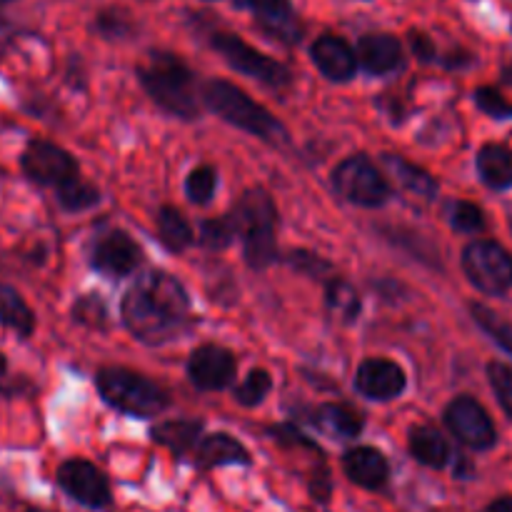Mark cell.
I'll return each mask as SVG.
<instances>
[{"mask_svg": "<svg viewBox=\"0 0 512 512\" xmlns=\"http://www.w3.org/2000/svg\"><path fill=\"white\" fill-rule=\"evenodd\" d=\"M123 325L145 345H163L193 323V305L185 285L163 270L140 275L120 303Z\"/></svg>", "mask_w": 512, "mask_h": 512, "instance_id": "obj_1", "label": "cell"}, {"mask_svg": "<svg viewBox=\"0 0 512 512\" xmlns=\"http://www.w3.org/2000/svg\"><path fill=\"white\" fill-rule=\"evenodd\" d=\"M138 80L145 93L153 98L158 108L173 118L195 120L200 118L198 88H195V73L188 68L180 55L168 50H153L138 65Z\"/></svg>", "mask_w": 512, "mask_h": 512, "instance_id": "obj_2", "label": "cell"}, {"mask_svg": "<svg viewBox=\"0 0 512 512\" xmlns=\"http://www.w3.org/2000/svg\"><path fill=\"white\" fill-rule=\"evenodd\" d=\"M203 103L210 113L223 118L225 123L235 125L243 133L253 135V138H260L273 145L288 140V130L283 128V123L268 108L255 103L245 90L228 83V80L215 78L210 83H205Z\"/></svg>", "mask_w": 512, "mask_h": 512, "instance_id": "obj_3", "label": "cell"}, {"mask_svg": "<svg viewBox=\"0 0 512 512\" xmlns=\"http://www.w3.org/2000/svg\"><path fill=\"white\" fill-rule=\"evenodd\" d=\"M230 218L243 238V255L250 268L263 270L278 260V243H275L278 208L263 188L245 190Z\"/></svg>", "mask_w": 512, "mask_h": 512, "instance_id": "obj_4", "label": "cell"}, {"mask_svg": "<svg viewBox=\"0 0 512 512\" xmlns=\"http://www.w3.org/2000/svg\"><path fill=\"white\" fill-rule=\"evenodd\" d=\"M95 388L110 408L133 415V418H158L170 405L168 390H163L158 383L135 373V370L115 368V365L98 370Z\"/></svg>", "mask_w": 512, "mask_h": 512, "instance_id": "obj_5", "label": "cell"}, {"mask_svg": "<svg viewBox=\"0 0 512 512\" xmlns=\"http://www.w3.org/2000/svg\"><path fill=\"white\" fill-rule=\"evenodd\" d=\"M210 45H213L215 53L223 55V60L230 68L248 75V78L260 80V83L268 85V88L283 90L293 83V73H290L283 63H278V60L270 58V55L255 50L253 45L245 43L240 35L220 30V33L210 35Z\"/></svg>", "mask_w": 512, "mask_h": 512, "instance_id": "obj_6", "label": "cell"}, {"mask_svg": "<svg viewBox=\"0 0 512 512\" xmlns=\"http://www.w3.org/2000/svg\"><path fill=\"white\" fill-rule=\"evenodd\" d=\"M463 273L485 295H505L512 288V255L493 240H475L463 250Z\"/></svg>", "mask_w": 512, "mask_h": 512, "instance_id": "obj_7", "label": "cell"}, {"mask_svg": "<svg viewBox=\"0 0 512 512\" xmlns=\"http://www.w3.org/2000/svg\"><path fill=\"white\" fill-rule=\"evenodd\" d=\"M333 188L348 203L380 208L390 198V183L365 155H350L333 170Z\"/></svg>", "mask_w": 512, "mask_h": 512, "instance_id": "obj_8", "label": "cell"}, {"mask_svg": "<svg viewBox=\"0 0 512 512\" xmlns=\"http://www.w3.org/2000/svg\"><path fill=\"white\" fill-rule=\"evenodd\" d=\"M20 168L30 183L43 185V188L58 190L70 180L80 178L78 160L65 148L43 138H33L25 145L23 155H20Z\"/></svg>", "mask_w": 512, "mask_h": 512, "instance_id": "obj_9", "label": "cell"}, {"mask_svg": "<svg viewBox=\"0 0 512 512\" xmlns=\"http://www.w3.org/2000/svg\"><path fill=\"white\" fill-rule=\"evenodd\" d=\"M445 425L458 443L470 450H478V453L495 448L498 443L493 418L473 395H458L450 400V405L445 408Z\"/></svg>", "mask_w": 512, "mask_h": 512, "instance_id": "obj_10", "label": "cell"}, {"mask_svg": "<svg viewBox=\"0 0 512 512\" xmlns=\"http://www.w3.org/2000/svg\"><path fill=\"white\" fill-rule=\"evenodd\" d=\"M55 480H58V488L63 490L68 498L85 505V508L100 510L110 503L108 478L103 475V470H98L93 463H88V460L70 458L65 460V463H60Z\"/></svg>", "mask_w": 512, "mask_h": 512, "instance_id": "obj_11", "label": "cell"}, {"mask_svg": "<svg viewBox=\"0 0 512 512\" xmlns=\"http://www.w3.org/2000/svg\"><path fill=\"white\" fill-rule=\"evenodd\" d=\"M140 263H143V250L125 230H110L100 235L90 250V265L105 278H128L138 270Z\"/></svg>", "mask_w": 512, "mask_h": 512, "instance_id": "obj_12", "label": "cell"}, {"mask_svg": "<svg viewBox=\"0 0 512 512\" xmlns=\"http://www.w3.org/2000/svg\"><path fill=\"white\" fill-rule=\"evenodd\" d=\"M238 373V360L223 345H200L188 360V378L203 393H215L233 383Z\"/></svg>", "mask_w": 512, "mask_h": 512, "instance_id": "obj_13", "label": "cell"}, {"mask_svg": "<svg viewBox=\"0 0 512 512\" xmlns=\"http://www.w3.org/2000/svg\"><path fill=\"white\" fill-rule=\"evenodd\" d=\"M235 5L250 10L258 28L268 38L280 40L285 45H295L303 40L305 28L290 0H235Z\"/></svg>", "mask_w": 512, "mask_h": 512, "instance_id": "obj_14", "label": "cell"}, {"mask_svg": "<svg viewBox=\"0 0 512 512\" xmlns=\"http://www.w3.org/2000/svg\"><path fill=\"white\" fill-rule=\"evenodd\" d=\"M405 388H408L405 370L388 358H368L355 373V390L368 400L388 403L400 398Z\"/></svg>", "mask_w": 512, "mask_h": 512, "instance_id": "obj_15", "label": "cell"}, {"mask_svg": "<svg viewBox=\"0 0 512 512\" xmlns=\"http://www.w3.org/2000/svg\"><path fill=\"white\" fill-rule=\"evenodd\" d=\"M310 58L315 68L333 83H348L358 73V55L338 35H320L310 45Z\"/></svg>", "mask_w": 512, "mask_h": 512, "instance_id": "obj_16", "label": "cell"}, {"mask_svg": "<svg viewBox=\"0 0 512 512\" xmlns=\"http://www.w3.org/2000/svg\"><path fill=\"white\" fill-rule=\"evenodd\" d=\"M358 65L368 75H390L403 68V43L390 33H370L358 40Z\"/></svg>", "mask_w": 512, "mask_h": 512, "instance_id": "obj_17", "label": "cell"}, {"mask_svg": "<svg viewBox=\"0 0 512 512\" xmlns=\"http://www.w3.org/2000/svg\"><path fill=\"white\" fill-rule=\"evenodd\" d=\"M343 470L353 485L363 490H380L390 478V465L380 450L360 445L343 455Z\"/></svg>", "mask_w": 512, "mask_h": 512, "instance_id": "obj_18", "label": "cell"}, {"mask_svg": "<svg viewBox=\"0 0 512 512\" xmlns=\"http://www.w3.org/2000/svg\"><path fill=\"white\" fill-rule=\"evenodd\" d=\"M248 448L238 438L228 433L205 435L200 445L195 448V465L200 470L223 468V465H250Z\"/></svg>", "mask_w": 512, "mask_h": 512, "instance_id": "obj_19", "label": "cell"}, {"mask_svg": "<svg viewBox=\"0 0 512 512\" xmlns=\"http://www.w3.org/2000/svg\"><path fill=\"white\" fill-rule=\"evenodd\" d=\"M383 165L388 168V173L393 175L395 183L400 185L403 190H408L410 195L420 200H435L440 193V185L428 170H423L420 165L410 163L408 158L395 153H385L383 155Z\"/></svg>", "mask_w": 512, "mask_h": 512, "instance_id": "obj_20", "label": "cell"}, {"mask_svg": "<svg viewBox=\"0 0 512 512\" xmlns=\"http://www.w3.org/2000/svg\"><path fill=\"white\" fill-rule=\"evenodd\" d=\"M310 423L320 430V433L330 435V438H358L363 433V418L355 413L353 408L340 403H325L310 410Z\"/></svg>", "mask_w": 512, "mask_h": 512, "instance_id": "obj_21", "label": "cell"}, {"mask_svg": "<svg viewBox=\"0 0 512 512\" xmlns=\"http://www.w3.org/2000/svg\"><path fill=\"white\" fill-rule=\"evenodd\" d=\"M410 455L425 468H445L450 463V445L433 425H413L408 435Z\"/></svg>", "mask_w": 512, "mask_h": 512, "instance_id": "obj_22", "label": "cell"}, {"mask_svg": "<svg viewBox=\"0 0 512 512\" xmlns=\"http://www.w3.org/2000/svg\"><path fill=\"white\" fill-rule=\"evenodd\" d=\"M203 420L198 418H180V420H165L150 430V438L158 445L168 448L173 455H185L195 448L198 438L203 435Z\"/></svg>", "mask_w": 512, "mask_h": 512, "instance_id": "obj_23", "label": "cell"}, {"mask_svg": "<svg viewBox=\"0 0 512 512\" xmlns=\"http://www.w3.org/2000/svg\"><path fill=\"white\" fill-rule=\"evenodd\" d=\"M480 180L493 190L512 188V150L508 145L488 143L478 150L475 158Z\"/></svg>", "mask_w": 512, "mask_h": 512, "instance_id": "obj_24", "label": "cell"}, {"mask_svg": "<svg viewBox=\"0 0 512 512\" xmlns=\"http://www.w3.org/2000/svg\"><path fill=\"white\" fill-rule=\"evenodd\" d=\"M0 325L13 330L20 338H30L35 333V313L23 295L8 283H0Z\"/></svg>", "mask_w": 512, "mask_h": 512, "instance_id": "obj_25", "label": "cell"}, {"mask_svg": "<svg viewBox=\"0 0 512 512\" xmlns=\"http://www.w3.org/2000/svg\"><path fill=\"white\" fill-rule=\"evenodd\" d=\"M325 308L333 315L338 323L353 325L360 318V308H363V300H360L358 290L343 278H330L328 288H325Z\"/></svg>", "mask_w": 512, "mask_h": 512, "instance_id": "obj_26", "label": "cell"}, {"mask_svg": "<svg viewBox=\"0 0 512 512\" xmlns=\"http://www.w3.org/2000/svg\"><path fill=\"white\" fill-rule=\"evenodd\" d=\"M155 225H158L160 243L170 250V253H183L190 245L195 243V235L190 223L185 220V215L180 213L173 205H165V208L158 210V218H155Z\"/></svg>", "mask_w": 512, "mask_h": 512, "instance_id": "obj_27", "label": "cell"}, {"mask_svg": "<svg viewBox=\"0 0 512 512\" xmlns=\"http://www.w3.org/2000/svg\"><path fill=\"white\" fill-rule=\"evenodd\" d=\"M55 195H58L60 208L68 210V213H83V210H90L93 205L100 203V190L85 183L83 178L70 180L68 185L55 190Z\"/></svg>", "mask_w": 512, "mask_h": 512, "instance_id": "obj_28", "label": "cell"}, {"mask_svg": "<svg viewBox=\"0 0 512 512\" xmlns=\"http://www.w3.org/2000/svg\"><path fill=\"white\" fill-rule=\"evenodd\" d=\"M73 320L78 325H85L90 330H108L110 325V313H108V305L105 300L100 298L98 293H88V295H80L78 300L73 303Z\"/></svg>", "mask_w": 512, "mask_h": 512, "instance_id": "obj_29", "label": "cell"}, {"mask_svg": "<svg viewBox=\"0 0 512 512\" xmlns=\"http://www.w3.org/2000/svg\"><path fill=\"white\" fill-rule=\"evenodd\" d=\"M470 313H473V320L490 335V338L498 343V348H503L505 353L512 358V325L508 320L500 318L495 310H490L488 305L473 303L470 305Z\"/></svg>", "mask_w": 512, "mask_h": 512, "instance_id": "obj_30", "label": "cell"}, {"mask_svg": "<svg viewBox=\"0 0 512 512\" xmlns=\"http://www.w3.org/2000/svg\"><path fill=\"white\" fill-rule=\"evenodd\" d=\"M270 390H273V378H270L268 370L255 368L250 370L248 378L233 390V398L235 403L243 405V408H255V405H260L268 398Z\"/></svg>", "mask_w": 512, "mask_h": 512, "instance_id": "obj_31", "label": "cell"}, {"mask_svg": "<svg viewBox=\"0 0 512 512\" xmlns=\"http://www.w3.org/2000/svg\"><path fill=\"white\" fill-rule=\"evenodd\" d=\"M95 33L103 35L105 40H125L135 33V23L128 10L123 8H105L95 15L93 23Z\"/></svg>", "mask_w": 512, "mask_h": 512, "instance_id": "obj_32", "label": "cell"}, {"mask_svg": "<svg viewBox=\"0 0 512 512\" xmlns=\"http://www.w3.org/2000/svg\"><path fill=\"white\" fill-rule=\"evenodd\" d=\"M235 238H238V230H235V223L230 215H223V218H208L200 223L198 243L203 245V248L225 250Z\"/></svg>", "mask_w": 512, "mask_h": 512, "instance_id": "obj_33", "label": "cell"}, {"mask_svg": "<svg viewBox=\"0 0 512 512\" xmlns=\"http://www.w3.org/2000/svg\"><path fill=\"white\" fill-rule=\"evenodd\" d=\"M215 188H218V173L210 165H198L185 178V195L195 205L210 203L215 195Z\"/></svg>", "mask_w": 512, "mask_h": 512, "instance_id": "obj_34", "label": "cell"}, {"mask_svg": "<svg viewBox=\"0 0 512 512\" xmlns=\"http://www.w3.org/2000/svg\"><path fill=\"white\" fill-rule=\"evenodd\" d=\"M450 225L453 230L465 235L480 233L485 228V213L475 203H468V200H458L450 208Z\"/></svg>", "mask_w": 512, "mask_h": 512, "instance_id": "obj_35", "label": "cell"}, {"mask_svg": "<svg viewBox=\"0 0 512 512\" xmlns=\"http://www.w3.org/2000/svg\"><path fill=\"white\" fill-rule=\"evenodd\" d=\"M285 263H288L293 270H298L300 275H308V278H315V280H325L330 273H333V265H330L325 258H320V255L310 253V250H290Z\"/></svg>", "mask_w": 512, "mask_h": 512, "instance_id": "obj_36", "label": "cell"}, {"mask_svg": "<svg viewBox=\"0 0 512 512\" xmlns=\"http://www.w3.org/2000/svg\"><path fill=\"white\" fill-rule=\"evenodd\" d=\"M488 380L493 385V393L498 403L512 420V368L505 363H490L488 365Z\"/></svg>", "mask_w": 512, "mask_h": 512, "instance_id": "obj_37", "label": "cell"}, {"mask_svg": "<svg viewBox=\"0 0 512 512\" xmlns=\"http://www.w3.org/2000/svg\"><path fill=\"white\" fill-rule=\"evenodd\" d=\"M475 105L495 120L512 118V103H508V100L500 95L498 88H488V85H485V88L475 90Z\"/></svg>", "mask_w": 512, "mask_h": 512, "instance_id": "obj_38", "label": "cell"}, {"mask_svg": "<svg viewBox=\"0 0 512 512\" xmlns=\"http://www.w3.org/2000/svg\"><path fill=\"white\" fill-rule=\"evenodd\" d=\"M270 435H273V440L278 445H283V448H305V450H313V453L320 455V448L315 440H310L308 435L300 433L295 425L285 423V425H273V428L268 430Z\"/></svg>", "mask_w": 512, "mask_h": 512, "instance_id": "obj_39", "label": "cell"}, {"mask_svg": "<svg viewBox=\"0 0 512 512\" xmlns=\"http://www.w3.org/2000/svg\"><path fill=\"white\" fill-rule=\"evenodd\" d=\"M408 40H410V50H413V55L420 60V63H435V60H440L438 48H435V43L425 33H420V30H410Z\"/></svg>", "mask_w": 512, "mask_h": 512, "instance_id": "obj_40", "label": "cell"}, {"mask_svg": "<svg viewBox=\"0 0 512 512\" xmlns=\"http://www.w3.org/2000/svg\"><path fill=\"white\" fill-rule=\"evenodd\" d=\"M310 495L318 503H328L330 495H333V480H330V473L325 468H320V473H315L313 480H310Z\"/></svg>", "mask_w": 512, "mask_h": 512, "instance_id": "obj_41", "label": "cell"}, {"mask_svg": "<svg viewBox=\"0 0 512 512\" xmlns=\"http://www.w3.org/2000/svg\"><path fill=\"white\" fill-rule=\"evenodd\" d=\"M440 60H443L445 68L455 70V68H465V65L473 63V55H470L468 50H463V48H455V50H450V53L445 55V58H440Z\"/></svg>", "mask_w": 512, "mask_h": 512, "instance_id": "obj_42", "label": "cell"}, {"mask_svg": "<svg viewBox=\"0 0 512 512\" xmlns=\"http://www.w3.org/2000/svg\"><path fill=\"white\" fill-rule=\"evenodd\" d=\"M483 512H512V495H505V498L493 500Z\"/></svg>", "mask_w": 512, "mask_h": 512, "instance_id": "obj_43", "label": "cell"}, {"mask_svg": "<svg viewBox=\"0 0 512 512\" xmlns=\"http://www.w3.org/2000/svg\"><path fill=\"white\" fill-rule=\"evenodd\" d=\"M5 375H8V358L5 353H0V380H5Z\"/></svg>", "mask_w": 512, "mask_h": 512, "instance_id": "obj_44", "label": "cell"}, {"mask_svg": "<svg viewBox=\"0 0 512 512\" xmlns=\"http://www.w3.org/2000/svg\"><path fill=\"white\" fill-rule=\"evenodd\" d=\"M25 512H45V510H40V508H28Z\"/></svg>", "mask_w": 512, "mask_h": 512, "instance_id": "obj_45", "label": "cell"}, {"mask_svg": "<svg viewBox=\"0 0 512 512\" xmlns=\"http://www.w3.org/2000/svg\"><path fill=\"white\" fill-rule=\"evenodd\" d=\"M3 3H10V0H0V5H3Z\"/></svg>", "mask_w": 512, "mask_h": 512, "instance_id": "obj_46", "label": "cell"}, {"mask_svg": "<svg viewBox=\"0 0 512 512\" xmlns=\"http://www.w3.org/2000/svg\"><path fill=\"white\" fill-rule=\"evenodd\" d=\"M510 225H512V223H510Z\"/></svg>", "mask_w": 512, "mask_h": 512, "instance_id": "obj_47", "label": "cell"}]
</instances>
